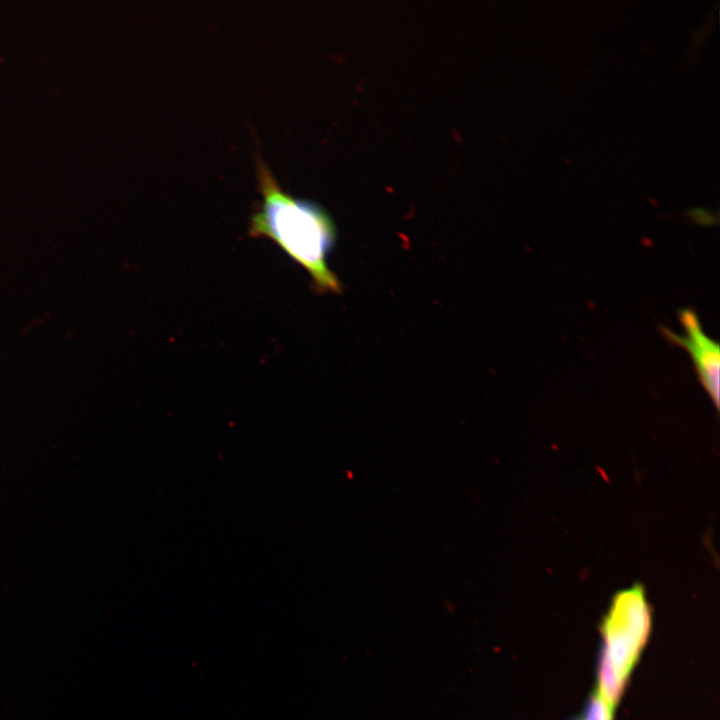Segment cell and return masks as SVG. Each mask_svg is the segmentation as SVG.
<instances>
[{
    "label": "cell",
    "instance_id": "1",
    "mask_svg": "<svg viewBox=\"0 0 720 720\" xmlns=\"http://www.w3.org/2000/svg\"><path fill=\"white\" fill-rule=\"evenodd\" d=\"M257 175L262 199L250 219V236L275 242L306 270L318 292L340 293L341 283L327 264L335 241L328 214L317 204L283 191L261 158Z\"/></svg>",
    "mask_w": 720,
    "mask_h": 720
},
{
    "label": "cell",
    "instance_id": "2",
    "mask_svg": "<svg viewBox=\"0 0 720 720\" xmlns=\"http://www.w3.org/2000/svg\"><path fill=\"white\" fill-rule=\"evenodd\" d=\"M651 626V607L642 584L614 594L600 623L595 690L615 710L648 642Z\"/></svg>",
    "mask_w": 720,
    "mask_h": 720
},
{
    "label": "cell",
    "instance_id": "3",
    "mask_svg": "<svg viewBox=\"0 0 720 720\" xmlns=\"http://www.w3.org/2000/svg\"><path fill=\"white\" fill-rule=\"evenodd\" d=\"M678 319L685 332L683 335L677 334L664 326H661V332L668 342L682 347L689 353L697 376L718 411L720 392L719 344L705 334L699 317L694 310L690 308L679 310Z\"/></svg>",
    "mask_w": 720,
    "mask_h": 720
},
{
    "label": "cell",
    "instance_id": "4",
    "mask_svg": "<svg viewBox=\"0 0 720 720\" xmlns=\"http://www.w3.org/2000/svg\"><path fill=\"white\" fill-rule=\"evenodd\" d=\"M615 711L594 689L585 704L582 720H614Z\"/></svg>",
    "mask_w": 720,
    "mask_h": 720
},
{
    "label": "cell",
    "instance_id": "5",
    "mask_svg": "<svg viewBox=\"0 0 720 720\" xmlns=\"http://www.w3.org/2000/svg\"><path fill=\"white\" fill-rule=\"evenodd\" d=\"M573 720H582V719H573Z\"/></svg>",
    "mask_w": 720,
    "mask_h": 720
}]
</instances>
